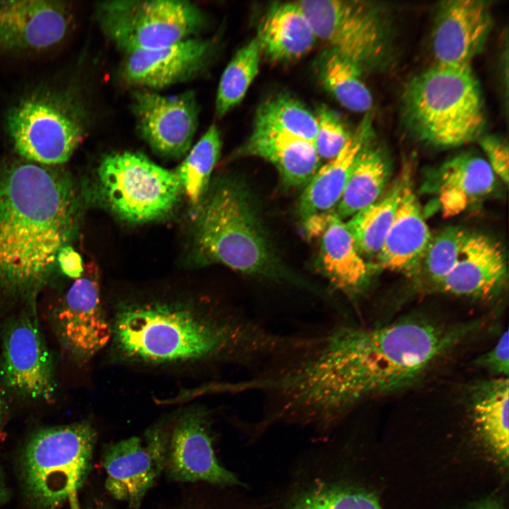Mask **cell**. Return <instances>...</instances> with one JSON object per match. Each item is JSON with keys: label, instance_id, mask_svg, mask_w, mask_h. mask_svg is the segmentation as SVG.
Wrapping results in <instances>:
<instances>
[{"label": "cell", "instance_id": "1", "mask_svg": "<svg viewBox=\"0 0 509 509\" xmlns=\"http://www.w3.org/2000/svg\"><path fill=\"white\" fill-rule=\"evenodd\" d=\"M475 327L412 317L339 324L280 366L274 380L279 402L297 420L330 423L365 399L414 384Z\"/></svg>", "mask_w": 509, "mask_h": 509}, {"label": "cell", "instance_id": "2", "mask_svg": "<svg viewBox=\"0 0 509 509\" xmlns=\"http://www.w3.org/2000/svg\"><path fill=\"white\" fill-rule=\"evenodd\" d=\"M111 327L119 356L151 364L209 361L266 368L300 343L299 336L272 332L242 311L183 301L125 303Z\"/></svg>", "mask_w": 509, "mask_h": 509}, {"label": "cell", "instance_id": "3", "mask_svg": "<svg viewBox=\"0 0 509 509\" xmlns=\"http://www.w3.org/2000/svg\"><path fill=\"white\" fill-rule=\"evenodd\" d=\"M81 199L71 178L25 160L0 168V291L33 296L75 237Z\"/></svg>", "mask_w": 509, "mask_h": 509}, {"label": "cell", "instance_id": "4", "mask_svg": "<svg viewBox=\"0 0 509 509\" xmlns=\"http://www.w3.org/2000/svg\"><path fill=\"white\" fill-rule=\"evenodd\" d=\"M194 209L197 263L221 264L244 274L301 285L282 266L243 182L230 176L216 178Z\"/></svg>", "mask_w": 509, "mask_h": 509}, {"label": "cell", "instance_id": "5", "mask_svg": "<svg viewBox=\"0 0 509 509\" xmlns=\"http://www.w3.org/2000/svg\"><path fill=\"white\" fill-rule=\"evenodd\" d=\"M402 106L409 130L436 147L479 139L486 124L481 88L471 66L435 64L408 82Z\"/></svg>", "mask_w": 509, "mask_h": 509}, {"label": "cell", "instance_id": "6", "mask_svg": "<svg viewBox=\"0 0 509 509\" xmlns=\"http://www.w3.org/2000/svg\"><path fill=\"white\" fill-rule=\"evenodd\" d=\"M97 432L87 421L45 427L25 442L18 461L23 491L34 509H80L78 493L91 467Z\"/></svg>", "mask_w": 509, "mask_h": 509}, {"label": "cell", "instance_id": "7", "mask_svg": "<svg viewBox=\"0 0 509 509\" xmlns=\"http://www.w3.org/2000/svg\"><path fill=\"white\" fill-rule=\"evenodd\" d=\"M82 187L86 203L132 223L163 218L175 208L182 192L175 172L129 151L105 157L91 181Z\"/></svg>", "mask_w": 509, "mask_h": 509}, {"label": "cell", "instance_id": "8", "mask_svg": "<svg viewBox=\"0 0 509 509\" xmlns=\"http://www.w3.org/2000/svg\"><path fill=\"white\" fill-rule=\"evenodd\" d=\"M6 128L23 160L52 166L70 159L83 138L86 118L74 95L42 88L25 95L10 108Z\"/></svg>", "mask_w": 509, "mask_h": 509}, {"label": "cell", "instance_id": "9", "mask_svg": "<svg viewBox=\"0 0 509 509\" xmlns=\"http://www.w3.org/2000/svg\"><path fill=\"white\" fill-rule=\"evenodd\" d=\"M96 13L104 34L126 54L193 37L204 21L197 6L180 0L108 1Z\"/></svg>", "mask_w": 509, "mask_h": 509}, {"label": "cell", "instance_id": "10", "mask_svg": "<svg viewBox=\"0 0 509 509\" xmlns=\"http://www.w3.org/2000/svg\"><path fill=\"white\" fill-rule=\"evenodd\" d=\"M317 39L363 68L378 65L390 51V28L382 8L366 1H297Z\"/></svg>", "mask_w": 509, "mask_h": 509}, {"label": "cell", "instance_id": "11", "mask_svg": "<svg viewBox=\"0 0 509 509\" xmlns=\"http://www.w3.org/2000/svg\"><path fill=\"white\" fill-rule=\"evenodd\" d=\"M0 380L18 396L51 402L57 383L52 354L34 313L13 317L1 333Z\"/></svg>", "mask_w": 509, "mask_h": 509}, {"label": "cell", "instance_id": "12", "mask_svg": "<svg viewBox=\"0 0 509 509\" xmlns=\"http://www.w3.org/2000/svg\"><path fill=\"white\" fill-rule=\"evenodd\" d=\"M210 419L204 409H193L182 413L170 428L166 426L163 472L170 479L214 486L240 484L215 455Z\"/></svg>", "mask_w": 509, "mask_h": 509}, {"label": "cell", "instance_id": "13", "mask_svg": "<svg viewBox=\"0 0 509 509\" xmlns=\"http://www.w3.org/2000/svg\"><path fill=\"white\" fill-rule=\"evenodd\" d=\"M52 322L63 349L79 362L90 358L112 339V327L100 301L96 268L84 267L53 310Z\"/></svg>", "mask_w": 509, "mask_h": 509}, {"label": "cell", "instance_id": "14", "mask_svg": "<svg viewBox=\"0 0 509 509\" xmlns=\"http://www.w3.org/2000/svg\"><path fill=\"white\" fill-rule=\"evenodd\" d=\"M152 427L144 439L132 436L107 445L102 464L106 473L105 488L114 500L129 509H139L147 492L163 471L164 442Z\"/></svg>", "mask_w": 509, "mask_h": 509}, {"label": "cell", "instance_id": "15", "mask_svg": "<svg viewBox=\"0 0 509 509\" xmlns=\"http://www.w3.org/2000/svg\"><path fill=\"white\" fill-rule=\"evenodd\" d=\"M133 112L142 138L159 155L179 158L190 148L199 107L192 91L175 95L136 92Z\"/></svg>", "mask_w": 509, "mask_h": 509}, {"label": "cell", "instance_id": "16", "mask_svg": "<svg viewBox=\"0 0 509 509\" xmlns=\"http://www.w3.org/2000/svg\"><path fill=\"white\" fill-rule=\"evenodd\" d=\"M71 19L62 1H0V53L50 48L66 36Z\"/></svg>", "mask_w": 509, "mask_h": 509}, {"label": "cell", "instance_id": "17", "mask_svg": "<svg viewBox=\"0 0 509 509\" xmlns=\"http://www.w3.org/2000/svg\"><path fill=\"white\" fill-rule=\"evenodd\" d=\"M492 26L487 3L481 0L444 1L438 7L432 35L435 64L470 66L484 45Z\"/></svg>", "mask_w": 509, "mask_h": 509}, {"label": "cell", "instance_id": "18", "mask_svg": "<svg viewBox=\"0 0 509 509\" xmlns=\"http://www.w3.org/2000/svg\"><path fill=\"white\" fill-rule=\"evenodd\" d=\"M212 42L191 37L158 49L127 54L124 78L136 86L165 88L192 78L206 67Z\"/></svg>", "mask_w": 509, "mask_h": 509}, {"label": "cell", "instance_id": "19", "mask_svg": "<svg viewBox=\"0 0 509 509\" xmlns=\"http://www.w3.org/2000/svg\"><path fill=\"white\" fill-rule=\"evenodd\" d=\"M432 236L406 170L394 221L375 256L378 267L409 277L417 276Z\"/></svg>", "mask_w": 509, "mask_h": 509}, {"label": "cell", "instance_id": "20", "mask_svg": "<svg viewBox=\"0 0 509 509\" xmlns=\"http://www.w3.org/2000/svg\"><path fill=\"white\" fill-rule=\"evenodd\" d=\"M506 281L507 267L500 245L484 235L470 233L458 262L435 289L488 300L501 292Z\"/></svg>", "mask_w": 509, "mask_h": 509}, {"label": "cell", "instance_id": "21", "mask_svg": "<svg viewBox=\"0 0 509 509\" xmlns=\"http://www.w3.org/2000/svg\"><path fill=\"white\" fill-rule=\"evenodd\" d=\"M315 239L319 240L320 269L331 285L351 298L361 294L369 283L370 269L346 222L335 211H329Z\"/></svg>", "mask_w": 509, "mask_h": 509}, {"label": "cell", "instance_id": "22", "mask_svg": "<svg viewBox=\"0 0 509 509\" xmlns=\"http://www.w3.org/2000/svg\"><path fill=\"white\" fill-rule=\"evenodd\" d=\"M243 156L262 158L278 170L288 187H303L320 167V158L311 141L271 130L254 129L238 151Z\"/></svg>", "mask_w": 509, "mask_h": 509}, {"label": "cell", "instance_id": "23", "mask_svg": "<svg viewBox=\"0 0 509 509\" xmlns=\"http://www.w3.org/2000/svg\"><path fill=\"white\" fill-rule=\"evenodd\" d=\"M372 132V118L366 114L339 154L319 168L300 197L299 213L303 220L337 206L354 161Z\"/></svg>", "mask_w": 509, "mask_h": 509}, {"label": "cell", "instance_id": "24", "mask_svg": "<svg viewBox=\"0 0 509 509\" xmlns=\"http://www.w3.org/2000/svg\"><path fill=\"white\" fill-rule=\"evenodd\" d=\"M256 39L261 53L277 63L304 56L313 47L317 37L296 1L271 5L259 26Z\"/></svg>", "mask_w": 509, "mask_h": 509}, {"label": "cell", "instance_id": "25", "mask_svg": "<svg viewBox=\"0 0 509 509\" xmlns=\"http://www.w3.org/2000/svg\"><path fill=\"white\" fill-rule=\"evenodd\" d=\"M495 174L486 160L473 154H460L439 169L438 195L445 217L458 215L493 189Z\"/></svg>", "mask_w": 509, "mask_h": 509}, {"label": "cell", "instance_id": "26", "mask_svg": "<svg viewBox=\"0 0 509 509\" xmlns=\"http://www.w3.org/2000/svg\"><path fill=\"white\" fill-rule=\"evenodd\" d=\"M508 392V378H493L476 384L470 398L477 430L505 464L509 452Z\"/></svg>", "mask_w": 509, "mask_h": 509}, {"label": "cell", "instance_id": "27", "mask_svg": "<svg viewBox=\"0 0 509 509\" xmlns=\"http://www.w3.org/2000/svg\"><path fill=\"white\" fill-rule=\"evenodd\" d=\"M389 175L390 166L385 155L368 144L354 161L336 214L342 220L351 218L373 204L382 195Z\"/></svg>", "mask_w": 509, "mask_h": 509}, {"label": "cell", "instance_id": "28", "mask_svg": "<svg viewBox=\"0 0 509 509\" xmlns=\"http://www.w3.org/2000/svg\"><path fill=\"white\" fill-rule=\"evenodd\" d=\"M404 172L376 201L346 222L361 256H376L394 221L401 199Z\"/></svg>", "mask_w": 509, "mask_h": 509}, {"label": "cell", "instance_id": "29", "mask_svg": "<svg viewBox=\"0 0 509 509\" xmlns=\"http://www.w3.org/2000/svg\"><path fill=\"white\" fill-rule=\"evenodd\" d=\"M317 62L320 80L339 103L353 112L370 110L372 95L361 78V69L356 64L330 48L322 53Z\"/></svg>", "mask_w": 509, "mask_h": 509}, {"label": "cell", "instance_id": "30", "mask_svg": "<svg viewBox=\"0 0 509 509\" xmlns=\"http://www.w3.org/2000/svg\"><path fill=\"white\" fill-rule=\"evenodd\" d=\"M254 129L279 131L314 144L317 119L298 100L280 94L261 103L255 114Z\"/></svg>", "mask_w": 509, "mask_h": 509}, {"label": "cell", "instance_id": "31", "mask_svg": "<svg viewBox=\"0 0 509 509\" xmlns=\"http://www.w3.org/2000/svg\"><path fill=\"white\" fill-rule=\"evenodd\" d=\"M221 149V139L215 124L209 127L175 171L184 192L194 207L200 201L209 183Z\"/></svg>", "mask_w": 509, "mask_h": 509}, {"label": "cell", "instance_id": "32", "mask_svg": "<svg viewBox=\"0 0 509 509\" xmlns=\"http://www.w3.org/2000/svg\"><path fill=\"white\" fill-rule=\"evenodd\" d=\"M261 50L256 37L242 47L225 69L218 87L216 113L222 117L245 97L259 70Z\"/></svg>", "mask_w": 509, "mask_h": 509}, {"label": "cell", "instance_id": "33", "mask_svg": "<svg viewBox=\"0 0 509 509\" xmlns=\"http://www.w3.org/2000/svg\"><path fill=\"white\" fill-rule=\"evenodd\" d=\"M469 235L464 228L451 226L432 236L420 272L434 288L458 262Z\"/></svg>", "mask_w": 509, "mask_h": 509}, {"label": "cell", "instance_id": "34", "mask_svg": "<svg viewBox=\"0 0 509 509\" xmlns=\"http://www.w3.org/2000/svg\"><path fill=\"white\" fill-rule=\"evenodd\" d=\"M287 509H383L377 498L363 490L324 486L302 496Z\"/></svg>", "mask_w": 509, "mask_h": 509}, {"label": "cell", "instance_id": "35", "mask_svg": "<svg viewBox=\"0 0 509 509\" xmlns=\"http://www.w3.org/2000/svg\"><path fill=\"white\" fill-rule=\"evenodd\" d=\"M317 133L314 146L320 158L332 160L342 150L351 133L340 117L328 107H317Z\"/></svg>", "mask_w": 509, "mask_h": 509}, {"label": "cell", "instance_id": "36", "mask_svg": "<svg viewBox=\"0 0 509 509\" xmlns=\"http://www.w3.org/2000/svg\"><path fill=\"white\" fill-rule=\"evenodd\" d=\"M172 501L155 509H219L207 485L194 484ZM86 509H118L105 498H95Z\"/></svg>", "mask_w": 509, "mask_h": 509}, {"label": "cell", "instance_id": "37", "mask_svg": "<svg viewBox=\"0 0 509 509\" xmlns=\"http://www.w3.org/2000/svg\"><path fill=\"white\" fill-rule=\"evenodd\" d=\"M508 341V332L506 329L491 350L475 359L474 365L494 375L495 378H508L509 372Z\"/></svg>", "mask_w": 509, "mask_h": 509}, {"label": "cell", "instance_id": "38", "mask_svg": "<svg viewBox=\"0 0 509 509\" xmlns=\"http://www.w3.org/2000/svg\"><path fill=\"white\" fill-rule=\"evenodd\" d=\"M486 153L487 163L495 175L506 185L508 182V146L506 141L494 136H486L479 139Z\"/></svg>", "mask_w": 509, "mask_h": 509}, {"label": "cell", "instance_id": "39", "mask_svg": "<svg viewBox=\"0 0 509 509\" xmlns=\"http://www.w3.org/2000/svg\"><path fill=\"white\" fill-rule=\"evenodd\" d=\"M57 262L62 271L71 278H78L84 269L80 255L70 245L64 247L59 251Z\"/></svg>", "mask_w": 509, "mask_h": 509}, {"label": "cell", "instance_id": "40", "mask_svg": "<svg viewBox=\"0 0 509 509\" xmlns=\"http://www.w3.org/2000/svg\"><path fill=\"white\" fill-rule=\"evenodd\" d=\"M8 404L3 390L0 387V436L8 415Z\"/></svg>", "mask_w": 509, "mask_h": 509}, {"label": "cell", "instance_id": "41", "mask_svg": "<svg viewBox=\"0 0 509 509\" xmlns=\"http://www.w3.org/2000/svg\"><path fill=\"white\" fill-rule=\"evenodd\" d=\"M8 490L6 483L5 476L0 463V509L6 503L8 498Z\"/></svg>", "mask_w": 509, "mask_h": 509}, {"label": "cell", "instance_id": "42", "mask_svg": "<svg viewBox=\"0 0 509 509\" xmlns=\"http://www.w3.org/2000/svg\"><path fill=\"white\" fill-rule=\"evenodd\" d=\"M472 509H503V508L498 502L488 501L479 504Z\"/></svg>", "mask_w": 509, "mask_h": 509}]
</instances>
